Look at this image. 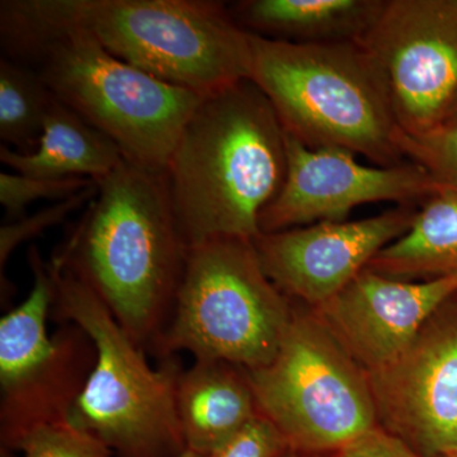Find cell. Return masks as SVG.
<instances>
[{
	"mask_svg": "<svg viewBox=\"0 0 457 457\" xmlns=\"http://www.w3.org/2000/svg\"><path fill=\"white\" fill-rule=\"evenodd\" d=\"M3 55L29 66L51 95L113 141L129 163L167 173L204 97L135 68L35 0L0 2Z\"/></svg>",
	"mask_w": 457,
	"mask_h": 457,
	"instance_id": "6da1fadb",
	"label": "cell"
},
{
	"mask_svg": "<svg viewBox=\"0 0 457 457\" xmlns=\"http://www.w3.org/2000/svg\"><path fill=\"white\" fill-rule=\"evenodd\" d=\"M96 183L97 194L53 258L97 295L132 341L154 353L188 251L167 177L123 159Z\"/></svg>",
	"mask_w": 457,
	"mask_h": 457,
	"instance_id": "7a4b0ae2",
	"label": "cell"
},
{
	"mask_svg": "<svg viewBox=\"0 0 457 457\" xmlns=\"http://www.w3.org/2000/svg\"><path fill=\"white\" fill-rule=\"evenodd\" d=\"M286 173L284 128L251 79L204 97L165 173L187 248L216 237L254 240Z\"/></svg>",
	"mask_w": 457,
	"mask_h": 457,
	"instance_id": "3957f363",
	"label": "cell"
},
{
	"mask_svg": "<svg viewBox=\"0 0 457 457\" xmlns=\"http://www.w3.org/2000/svg\"><path fill=\"white\" fill-rule=\"evenodd\" d=\"M251 80L286 134L303 145L339 147L378 167L404 163L386 88L360 42L290 44L251 35Z\"/></svg>",
	"mask_w": 457,
	"mask_h": 457,
	"instance_id": "277c9868",
	"label": "cell"
},
{
	"mask_svg": "<svg viewBox=\"0 0 457 457\" xmlns=\"http://www.w3.org/2000/svg\"><path fill=\"white\" fill-rule=\"evenodd\" d=\"M145 73L209 97L251 79V35L212 0H35Z\"/></svg>",
	"mask_w": 457,
	"mask_h": 457,
	"instance_id": "5b68a950",
	"label": "cell"
},
{
	"mask_svg": "<svg viewBox=\"0 0 457 457\" xmlns=\"http://www.w3.org/2000/svg\"><path fill=\"white\" fill-rule=\"evenodd\" d=\"M54 303L60 323L82 328L97 352L95 369L71 422L119 457H179L187 451L177 414L180 370L170 361L155 370L97 295L51 258Z\"/></svg>",
	"mask_w": 457,
	"mask_h": 457,
	"instance_id": "8992f818",
	"label": "cell"
},
{
	"mask_svg": "<svg viewBox=\"0 0 457 457\" xmlns=\"http://www.w3.org/2000/svg\"><path fill=\"white\" fill-rule=\"evenodd\" d=\"M290 297L262 269L253 240L216 237L189 246L173 312L156 356L188 351L245 370L278 353L293 318Z\"/></svg>",
	"mask_w": 457,
	"mask_h": 457,
	"instance_id": "52a82bcc",
	"label": "cell"
},
{
	"mask_svg": "<svg viewBox=\"0 0 457 457\" xmlns=\"http://www.w3.org/2000/svg\"><path fill=\"white\" fill-rule=\"evenodd\" d=\"M246 375L294 453H330L378 427L368 374L312 312L294 309L276 356Z\"/></svg>",
	"mask_w": 457,
	"mask_h": 457,
	"instance_id": "ba28073f",
	"label": "cell"
},
{
	"mask_svg": "<svg viewBox=\"0 0 457 457\" xmlns=\"http://www.w3.org/2000/svg\"><path fill=\"white\" fill-rule=\"evenodd\" d=\"M33 276L25 302L0 320V444L17 451L32 429L69 422L95 369L92 339L73 323L47 333L54 303L49 262L37 246L27 253Z\"/></svg>",
	"mask_w": 457,
	"mask_h": 457,
	"instance_id": "9c48e42d",
	"label": "cell"
},
{
	"mask_svg": "<svg viewBox=\"0 0 457 457\" xmlns=\"http://www.w3.org/2000/svg\"><path fill=\"white\" fill-rule=\"evenodd\" d=\"M360 44L400 131L418 137L449 121L457 99V0H386Z\"/></svg>",
	"mask_w": 457,
	"mask_h": 457,
	"instance_id": "30bf717a",
	"label": "cell"
},
{
	"mask_svg": "<svg viewBox=\"0 0 457 457\" xmlns=\"http://www.w3.org/2000/svg\"><path fill=\"white\" fill-rule=\"evenodd\" d=\"M366 374L381 428L420 457H457V293L395 359Z\"/></svg>",
	"mask_w": 457,
	"mask_h": 457,
	"instance_id": "8fae6325",
	"label": "cell"
},
{
	"mask_svg": "<svg viewBox=\"0 0 457 457\" xmlns=\"http://www.w3.org/2000/svg\"><path fill=\"white\" fill-rule=\"evenodd\" d=\"M285 141L287 173L278 196L261 213V234L345 221L365 204H416L445 189L413 162L366 167L348 150L312 149L286 132Z\"/></svg>",
	"mask_w": 457,
	"mask_h": 457,
	"instance_id": "7c38bea8",
	"label": "cell"
},
{
	"mask_svg": "<svg viewBox=\"0 0 457 457\" xmlns=\"http://www.w3.org/2000/svg\"><path fill=\"white\" fill-rule=\"evenodd\" d=\"M416 212V204H399L361 220L260 234L253 243L262 269L278 290L317 308L359 276L385 246L407 233Z\"/></svg>",
	"mask_w": 457,
	"mask_h": 457,
	"instance_id": "4fadbf2b",
	"label": "cell"
},
{
	"mask_svg": "<svg viewBox=\"0 0 457 457\" xmlns=\"http://www.w3.org/2000/svg\"><path fill=\"white\" fill-rule=\"evenodd\" d=\"M457 293V278L407 281L369 269L312 312L345 351L372 371L395 359Z\"/></svg>",
	"mask_w": 457,
	"mask_h": 457,
	"instance_id": "5bb4252c",
	"label": "cell"
},
{
	"mask_svg": "<svg viewBox=\"0 0 457 457\" xmlns=\"http://www.w3.org/2000/svg\"><path fill=\"white\" fill-rule=\"evenodd\" d=\"M176 408L186 447L206 457L261 414L246 370L213 360L179 372Z\"/></svg>",
	"mask_w": 457,
	"mask_h": 457,
	"instance_id": "9a60e30c",
	"label": "cell"
},
{
	"mask_svg": "<svg viewBox=\"0 0 457 457\" xmlns=\"http://www.w3.org/2000/svg\"><path fill=\"white\" fill-rule=\"evenodd\" d=\"M386 0H242L228 4L249 35L290 44L361 42Z\"/></svg>",
	"mask_w": 457,
	"mask_h": 457,
	"instance_id": "2e32d148",
	"label": "cell"
},
{
	"mask_svg": "<svg viewBox=\"0 0 457 457\" xmlns=\"http://www.w3.org/2000/svg\"><path fill=\"white\" fill-rule=\"evenodd\" d=\"M123 156L113 141L84 121L74 111L54 98L42 126L38 145L29 154L0 146V162L27 176L98 180L121 163Z\"/></svg>",
	"mask_w": 457,
	"mask_h": 457,
	"instance_id": "e0dca14e",
	"label": "cell"
},
{
	"mask_svg": "<svg viewBox=\"0 0 457 457\" xmlns=\"http://www.w3.org/2000/svg\"><path fill=\"white\" fill-rule=\"evenodd\" d=\"M366 269L407 281L457 278V191L445 188L426 198L407 233Z\"/></svg>",
	"mask_w": 457,
	"mask_h": 457,
	"instance_id": "ac0fdd59",
	"label": "cell"
},
{
	"mask_svg": "<svg viewBox=\"0 0 457 457\" xmlns=\"http://www.w3.org/2000/svg\"><path fill=\"white\" fill-rule=\"evenodd\" d=\"M54 96L29 66L0 57V140L21 154L38 145Z\"/></svg>",
	"mask_w": 457,
	"mask_h": 457,
	"instance_id": "d6986e66",
	"label": "cell"
},
{
	"mask_svg": "<svg viewBox=\"0 0 457 457\" xmlns=\"http://www.w3.org/2000/svg\"><path fill=\"white\" fill-rule=\"evenodd\" d=\"M398 146L404 158L425 168L441 187L457 191V122L418 137L399 131Z\"/></svg>",
	"mask_w": 457,
	"mask_h": 457,
	"instance_id": "ffe728a7",
	"label": "cell"
},
{
	"mask_svg": "<svg viewBox=\"0 0 457 457\" xmlns=\"http://www.w3.org/2000/svg\"><path fill=\"white\" fill-rule=\"evenodd\" d=\"M95 180L82 177L50 179L27 176L16 171L0 173V204L7 212L8 221L26 215V209L40 200H65L95 185Z\"/></svg>",
	"mask_w": 457,
	"mask_h": 457,
	"instance_id": "44dd1931",
	"label": "cell"
},
{
	"mask_svg": "<svg viewBox=\"0 0 457 457\" xmlns=\"http://www.w3.org/2000/svg\"><path fill=\"white\" fill-rule=\"evenodd\" d=\"M23 457H112L99 438L69 422L37 427L18 444Z\"/></svg>",
	"mask_w": 457,
	"mask_h": 457,
	"instance_id": "7402d4cb",
	"label": "cell"
},
{
	"mask_svg": "<svg viewBox=\"0 0 457 457\" xmlns=\"http://www.w3.org/2000/svg\"><path fill=\"white\" fill-rule=\"evenodd\" d=\"M97 194V183L84 189L74 196L57 201L46 209L33 213L31 216H22L17 220L8 221L0 228V270L2 276L9 257L22 243L29 242L33 237L40 236L47 228L62 224L69 215H71L84 204H89Z\"/></svg>",
	"mask_w": 457,
	"mask_h": 457,
	"instance_id": "603a6c76",
	"label": "cell"
},
{
	"mask_svg": "<svg viewBox=\"0 0 457 457\" xmlns=\"http://www.w3.org/2000/svg\"><path fill=\"white\" fill-rule=\"evenodd\" d=\"M287 444L266 417H255L209 457H285Z\"/></svg>",
	"mask_w": 457,
	"mask_h": 457,
	"instance_id": "cb8c5ba5",
	"label": "cell"
},
{
	"mask_svg": "<svg viewBox=\"0 0 457 457\" xmlns=\"http://www.w3.org/2000/svg\"><path fill=\"white\" fill-rule=\"evenodd\" d=\"M311 457V456H308ZM312 457H420L380 426L341 449Z\"/></svg>",
	"mask_w": 457,
	"mask_h": 457,
	"instance_id": "d4e9b609",
	"label": "cell"
},
{
	"mask_svg": "<svg viewBox=\"0 0 457 457\" xmlns=\"http://www.w3.org/2000/svg\"><path fill=\"white\" fill-rule=\"evenodd\" d=\"M450 122H457V99H456L455 106H453V112H451V114H450L449 121H447L446 123H450ZM446 123H445V125H446Z\"/></svg>",
	"mask_w": 457,
	"mask_h": 457,
	"instance_id": "484cf974",
	"label": "cell"
},
{
	"mask_svg": "<svg viewBox=\"0 0 457 457\" xmlns=\"http://www.w3.org/2000/svg\"><path fill=\"white\" fill-rule=\"evenodd\" d=\"M179 457H206L203 455H198L196 453H192V451H186V453H183L182 455Z\"/></svg>",
	"mask_w": 457,
	"mask_h": 457,
	"instance_id": "4316f807",
	"label": "cell"
},
{
	"mask_svg": "<svg viewBox=\"0 0 457 457\" xmlns=\"http://www.w3.org/2000/svg\"><path fill=\"white\" fill-rule=\"evenodd\" d=\"M285 457H296V456H295V453H293V451H291V453H288L287 455H286Z\"/></svg>",
	"mask_w": 457,
	"mask_h": 457,
	"instance_id": "83f0119b",
	"label": "cell"
}]
</instances>
